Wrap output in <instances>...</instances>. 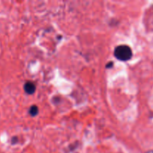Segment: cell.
Masks as SVG:
<instances>
[{
  "mask_svg": "<svg viewBox=\"0 0 153 153\" xmlns=\"http://www.w3.org/2000/svg\"><path fill=\"white\" fill-rule=\"evenodd\" d=\"M145 153H153V150H150V151H148V152H145Z\"/></svg>",
  "mask_w": 153,
  "mask_h": 153,
  "instance_id": "cell-4",
  "label": "cell"
},
{
  "mask_svg": "<svg viewBox=\"0 0 153 153\" xmlns=\"http://www.w3.org/2000/svg\"><path fill=\"white\" fill-rule=\"evenodd\" d=\"M114 56L120 61H128L132 57V51L128 46L120 45L117 46L116 49H114Z\"/></svg>",
  "mask_w": 153,
  "mask_h": 153,
  "instance_id": "cell-1",
  "label": "cell"
},
{
  "mask_svg": "<svg viewBox=\"0 0 153 153\" xmlns=\"http://www.w3.org/2000/svg\"><path fill=\"white\" fill-rule=\"evenodd\" d=\"M35 89L36 87L33 82H28L24 85V90H25V93L28 94H30V95H31V94H33L35 92Z\"/></svg>",
  "mask_w": 153,
  "mask_h": 153,
  "instance_id": "cell-2",
  "label": "cell"
},
{
  "mask_svg": "<svg viewBox=\"0 0 153 153\" xmlns=\"http://www.w3.org/2000/svg\"><path fill=\"white\" fill-rule=\"evenodd\" d=\"M37 114H38V108H37V106L36 105L31 106L29 109V114L31 115V116L34 117L36 116Z\"/></svg>",
  "mask_w": 153,
  "mask_h": 153,
  "instance_id": "cell-3",
  "label": "cell"
}]
</instances>
